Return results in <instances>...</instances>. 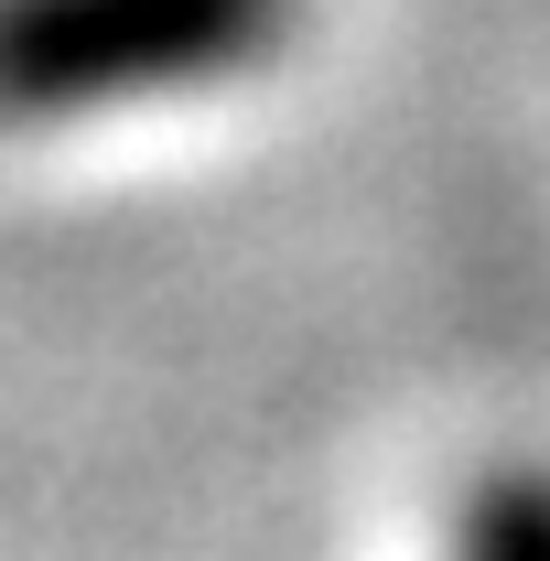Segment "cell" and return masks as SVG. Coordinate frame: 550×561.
Masks as SVG:
<instances>
[{"label": "cell", "instance_id": "1", "mask_svg": "<svg viewBox=\"0 0 550 561\" xmlns=\"http://www.w3.org/2000/svg\"><path fill=\"white\" fill-rule=\"evenodd\" d=\"M302 0H0V130L119 119L271 66Z\"/></svg>", "mask_w": 550, "mask_h": 561}, {"label": "cell", "instance_id": "2", "mask_svg": "<svg viewBox=\"0 0 550 561\" xmlns=\"http://www.w3.org/2000/svg\"><path fill=\"white\" fill-rule=\"evenodd\" d=\"M454 561H550V465H507L465 496Z\"/></svg>", "mask_w": 550, "mask_h": 561}]
</instances>
